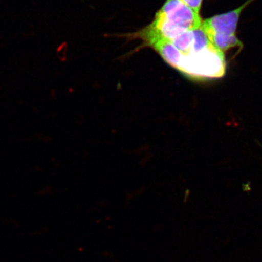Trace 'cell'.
Here are the masks:
<instances>
[{
	"label": "cell",
	"mask_w": 262,
	"mask_h": 262,
	"mask_svg": "<svg viewBox=\"0 0 262 262\" xmlns=\"http://www.w3.org/2000/svg\"><path fill=\"white\" fill-rule=\"evenodd\" d=\"M253 0H248L233 10L215 15L202 21L201 27L212 44L225 53L233 48L242 49L243 43L236 35L239 18Z\"/></svg>",
	"instance_id": "obj_2"
},
{
	"label": "cell",
	"mask_w": 262,
	"mask_h": 262,
	"mask_svg": "<svg viewBox=\"0 0 262 262\" xmlns=\"http://www.w3.org/2000/svg\"><path fill=\"white\" fill-rule=\"evenodd\" d=\"M200 13L182 0H166L154 20L144 29L127 37L140 39L145 47L158 41H170L184 33L201 27Z\"/></svg>",
	"instance_id": "obj_1"
},
{
	"label": "cell",
	"mask_w": 262,
	"mask_h": 262,
	"mask_svg": "<svg viewBox=\"0 0 262 262\" xmlns=\"http://www.w3.org/2000/svg\"><path fill=\"white\" fill-rule=\"evenodd\" d=\"M182 1L188 5L189 8L194 10L196 13H200L203 0H182Z\"/></svg>",
	"instance_id": "obj_3"
}]
</instances>
